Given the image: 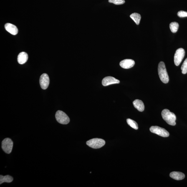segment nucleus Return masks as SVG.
Here are the masks:
<instances>
[{
  "label": "nucleus",
  "mask_w": 187,
  "mask_h": 187,
  "mask_svg": "<svg viewBox=\"0 0 187 187\" xmlns=\"http://www.w3.org/2000/svg\"><path fill=\"white\" fill-rule=\"evenodd\" d=\"M162 116L164 120L168 125L174 126L176 125V116L173 112H170L169 110L165 109L162 111Z\"/></svg>",
  "instance_id": "f257e3e1"
},
{
  "label": "nucleus",
  "mask_w": 187,
  "mask_h": 187,
  "mask_svg": "<svg viewBox=\"0 0 187 187\" xmlns=\"http://www.w3.org/2000/svg\"><path fill=\"white\" fill-rule=\"evenodd\" d=\"M158 73L160 80L163 83H168L169 81L168 72H167L164 63L160 62L158 66Z\"/></svg>",
  "instance_id": "f03ea898"
},
{
  "label": "nucleus",
  "mask_w": 187,
  "mask_h": 187,
  "mask_svg": "<svg viewBox=\"0 0 187 187\" xmlns=\"http://www.w3.org/2000/svg\"><path fill=\"white\" fill-rule=\"evenodd\" d=\"M105 140L100 138H94L86 142V144L91 148L99 149L101 148L105 145Z\"/></svg>",
  "instance_id": "7ed1b4c3"
},
{
  "label": "nucleus",
  "mask_w": 187,
  "mask_h": 187,
  "mask_svg": "<svg viewBox=\"0 0 187 187\" xmlns=\"http://www.w3.org/2000/svg\"><path fill=\"white\" fill-rule=\"evenodd\" d=\"M56 118L58 122L63 125H67L70 122V119L68 116L61 111H58L55 115Z\"/></svg>",
  "instance_id": "20e7f679"
},
{
  "label": "nucleus",
  "mask_w": 187,
  "mask_h": 187,
  "mask_svg": "<svg viewBox=\"0 0 187 187\" xmlns=\"http://www.w3.org/2000/svg\"><path fill=\"white\" fill-rule=\"evenodd\" d=\"M13 143L11 139L6 138L3 140L1 143V148L5 153L9 154L12 151Z\"/></svg>",
  "instance_id": "39448f33"
},
{
  "label": "nucleus",
  "mask_w": 187,
  "mask_h": 187,
  "mask_svg": "<svg viewBox=\"0 0 187 187\" xmlns=\"http://www.w3.org/2000/svg\"><path fill=\"white\" fill-rule=\"evenodd\" d=\"M150 130L152 133L163 137H168L170 135L169 133L165 129L156 126L150 127Z\"/></svg>",
  "instance_id": "423d86ee"
},
{
  "label": "nucleus",
  "mask_w": 187,
  "mask_h": 187,
  "mask_svg": "<svg viewBox=\"0 0 187 187\" xmlns=\"http://www.w3.org/2000/svg\"><path fill=\"white\" fill-rule=\"evenodd\" d=\"M185 55L184 50L182 48L178 49L176 51L174 56V62L175 65L178 66L183 60Z\"/></svg>",
  "instance_id": "0eeeda50"
},
{
  "label": "nucleus",
  "mask_w": 187,
  "mask_h": 187,
  "mask_svg": "<svg viewBox=\"0 0 187 187\" xmlns=\"http://www.w3.org/2000/svg\"><path fill=\"white\" fill-rule=\"evenodd\" d=\"M50 82L49 76L46 74H43L40 76V83L41 88L46 89L48 88Z\"/></svg>",
  "instance_id": "6e6552de"
},
{
  "label": "nucleus",
  "mask_w": 187,
  "mask_h": 187,
  "mask_svg": "<svg viewBox=\"0 0 187 187\" xmlns=\"http://www.w3.org/2000/svg\"><path fill=\"white\" fill-rule=\"evenodd\" d=\"M120 82V81L118 79H115L113 77L108 76L104 78L103 79L102 84L103 85L106 86L112 84H119Z\"/></svg>",
  "instance_id": "1a4fd4ad"
},
{
  "label": "nucleus",
  "mask_w": 187,
  "mask_h": 187,
  "mask_svg": "<svg viewBox=\"0 0 187 187\" xmlns=\"http://www.w3.org/2000/svg\"><path fill=\"white\" fill-rule=\"evenodd\" d=\"M135 64V62L133 60L126 59L120 62V65L122 68L128 69L131 68Z\"/></svg>",
  "instance_id": "9d476101"
},
{
  "label": "nucleus",
  "mask_w": 187,
  "mask_h": 187,
  "mask_svg": "<svg viewBox=\"0 0 187 187\" xmlns=\"http://www.w3.org/2000/svg\"><path fill=\"white\" fill-rule=\"evenodd\" d=\"M6 30L13 35H16L18 33V29L16 26L9 23H6L5 25Z\"/></svg>",
  "instance_id": "9b49d317"
},
{
  "label": "nucleus",
  "mask_w": 187,
  "mask_h": 187,
  "mask_svg": "<svg viewBox=\"0 0 187 187\" xmlns=\"http://www.w3.org/2000/svg\"><path fill=\"white\" fill-rule=\"evenodd\" d=\"M28 59V56L27 54L25 52H21L18 56V62L20 64H23L27 62Z\"/></svg>",
  "instance_id": "f8f14e48"
},
{
  "label": "nucleus",
  "mask_w": 187,
  "mask_h": 187,
  "mask_svg": "<svg viewBox=\"0 0 187 187\" xmlns=\"http://www.w3.org/2000/svg\"><path fill=\"white\" fill-rule=\"evenodd\" d=\"M170 176L172 178L178 181L183 180L185 176L184 174L178 172H173L170 173Z\"/></svg>",
  "instance_id": "ddd939ff"
},
{
  "label": "nucleus",
  "mask_w": 187,
  "mask_h": 187,
  "mask_svg": "<svg viewBox=\"0 0 187 187\" xmlns=\"http://www.w3.org/2000/svg\"><path fill=\"white\" fill-rule=\"evenodd\" d=\"M133 105L135 108L139 111L143 112L145 109V106L142 101L139 100H135L133 102Z\"/></svg>",
  "instance_id": "4468645a"
},
{
  "label": "nucleus",
  "mask_w": 187,
  "mask_h": 187,
  "mask_svg": "<svg viewBox=\"0 0 187 187\" xmlns=\"http://www.w3.org/2000/svg\"><path fill=\"white\" fill-rule=\"evenodd\" d=\"M13 178L10 175H7L3 176L2 175H0V184H2L4 182L11 183L13 181Z\"/></svg>",
  "instance_id": "2eb2a0df"
},
{
  "label": "nucleus",
  "mask_w": 187,
  "mask_h": 187,
  "mask_svg": "<svg viewBox=\"0 0 187 187\" xmlns=\"http://www.w3.org/2000/svg\"><path fill=\"white\" fill-rule=\"evenodd\" d=\"M130 17L133 20L137 25L139 24L141 19V16L140 14L136 13H133L130 15Z\"/></svg>",
  "instance_id": "dca6fc26"
},
{
  "label": "nucleus",
  "mask_w": 187,
  "mask_h": 187,
  "mask_svg": "<svg viewBox=\"0 0 187 187\" xmlns=\"http://www.w3.org/2000/svg\"><path fill=\"white\" fill-rule=\"evenodd\" d=\"M170 27L171 32L175 33L177 32L179 27V24L178 23L173 22L170 23Z\"/></svg>",
  "instance_id": "f3484780"
},
{
  "label": "nucleus",
  "mask_w": 187,
  "mask_h": 187,
  "mask_svg": "<svg viewBox=\"0 0 187 187\" xmlns=\"http://www.w3.org/2000/svg\"><path fill=\"white\" fill-rule=\"evenodd\" d=\"M127 121L128 125L130 126L131 127H132V128L135 129V130L138 129V124L135 121L130 119H127Z\"/></svg>",
  "instance_id": "a211bd4d"
},
{
  "label": "nucleus",
  "mask_w": 187,
  "mask_h": 187,
  "mask_svg": "<svg viewBox=\"0 0 187 187\" xmlns=\"http://www.w3.org/2000/svg\"><path fill=\"white\" fill-rule=\"evenodd\" d=\"M182 73L185 74L187 73V58L183 63L181 67Z\"/></svg>",
  "instance_id": "6ab92c4d"
},
{
  "label": "nucleus",
  "mask_w": 187,
  "mask_h": 187,
  "mask_svg": "<svg viewBox=\"0 0 187 187\" xmlns=\"http://www.w3.org/2000/svg\"><path fill=\"white\" fill-rule=\"evenodd\" d=\"M109 2L117 5L123 4L125 3V0H109Z\"/></svg>",
  "instance_id": "aec40b11"
},
{
  "label": "nucleus",
  "mask_w": 187,
  "mask_h": 187,
  "mask_svg": "<svg viewBox=\"0 0 187 187\" xmlns=\"http://www.w3.org/2000/svg\"><path fill=\"white\" fill-rule=\"evenodd\" d=\"M177 15L180 17H187V12L182 11H179Z\"/></svg>",
  "instance_id": "412c9836"
}]
</instances>
